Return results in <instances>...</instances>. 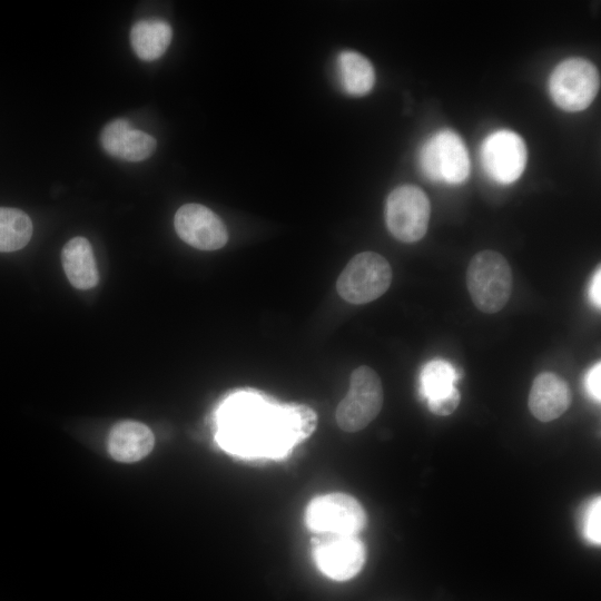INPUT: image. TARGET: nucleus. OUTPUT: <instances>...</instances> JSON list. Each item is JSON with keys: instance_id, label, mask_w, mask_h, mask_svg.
I'll use <instances>...</instances> for the list:
<instances>
[{"instance_id": "nucleus-14", "label": "nucleus", "mask_w": 601, "mask_h": 601, "mask_svg": "<svg viewBox=\"0 0 601 601\" xmlns=\"http://www.w3.org/2000/svg\"><path fill=\"white\" fill-rule=\"evenodd\" d=\"M155 444L151 430L137 421H121L108 436V452L119 462L131 463L147 456Z\"/></svg>"}, {"instance_id": "nucleus-16", "label": "nucleus", "mask_w": 601, "mask_h": 601, "mask_svg": "<svg viewBox=\"0 0 601 601\" xmlns=\"http://www.w3.org/2000/svg\"><path fill=\"white\" fill-rule=\"evenodd\" d=\"M173 38L170 24L161 19H142L130 31V43L135 53L144 61L160 58Z\"/></svg>"}, {"instance_id": "nucleus-21", "label": "nucleus", "mask_w": 601, "mask_h": 601, "mask_svg": "<svg viewBox=\"0 0 601 601\" xmlns=\"http://www.w3.org/2000/svg\"><path fill=\"white\" fill-rule=\"evenodd\" d=\"M601 499L598 496L594 499L585 512L584 518V533L587 538L595 543L601 542Z\"/></svg>"}, {"instance_id": "nucleus-20", "label": "nucleus", "mask_w": 601, "mask_h": 601, "mask_svg": "<svg viewBox=\"0 0 601 601\" xmlns=\"http://www.w3.org/2000/svg\"><path fill=\"white\" fill-rule=\"evenodd\" d=\"M456 380L457 374L451 363L433 359L426 363L421 372V392L426 401L447 396L457 390L455 387Z\"/></svg>"}, {"instance_id": "nucleus-3", "label": "nucleus", "mask_w": 601, "mask_h": 601, "mask_svg": "<svg viewBox=\"0 0 601 601\" xmlns=\"http://www.w3.org/2000/svg\"><path fill=\"white\" fill-rule=\"evenodd\" d=\"M392 277V268L385 257L374 252H363L352 257L342 270L336 289L351 304H366L390 288Z\"/></svg>"}, {"instance_id": "nucleus-24", "label": "nucleus", "mask_w": 601, "mask_h": 601, "mask_svg": "<svg viewBox=\"0 0 601 601\" xmlns=\"http://www.w3.org/2000/svg\"><path fill=\"white\" fill-rule=\"evenodd\" d=\"M589 296L594 306L600 308L601 306V270L600 267L595 270L590 287Z\"/></svg>"}, {"instance_id": "nucleus-18", "label": "nucleus", "mask_w": 601, "mask_h": 601, "mask_svg": "<svg viewBox=\"0 0 601 601\" xmlns=\"http://www.w3.org/2000/svg\"><path fill=\"white\" fill-rule=\"evenodd\" d=\"M277 415L283 436L289 449L311 436L317 425V415L307 405L287 404L277 408Z\"/></svg>"}, {"instance_id": "nucleus-9", "label": "nucleus", "mask_w": 601, "mask_h": 601, "mask_svg": "<svg viewBox=\"0 0 601 601\" xmlns=\"http://www.w3.org/2000/svg\"><path fill=\"white\" fill-rule=\"evenodd\" d=\"M481 165L490 178L500 184H511L523 173L526 164V147L516 132L495 130L482 142Z\"/></svg>"}, {"instance_id": "nucleus-19", "label": "nucleus", "mask_w": 601, "mask_h": 601, "mask_svg": "<svg viewBox=\"0 0 601 601\" xmlns=\"http://www.w3.org/2000/svg\"><path fill=\"white\" fill-rule=\"evenodd\" d=\"M31 235L32 223L24 211L0 207V252L8 253L23 248Z\"/></svg>"}, {"instance_id": "nucleus-17", "label": "nucleus", "mask_w": 601, "mask_h": 601, "mask_svg": "<svg viewBox=\"0 0 601 601\" xmlns=\"http://www.w3.org/2000/svg\"><path fill=\"white\" fill-rule=\"evenodd\" d=\"M337 72L343 90L355 97L368 93L375 82L371 61L353 50H344L337 57Z\"/></svg>"}, {"instance_id": "nucleus-12", "label": "nucleus", "mask_w": 601, "mask_h": 601, "mask_svg": "<svg viewBox=\"0 0 601 601\" xmlns=\"http://www.w3.org/2000/svg\"><path fill=\"white\" fill-rule=\"evenodd\" d=\"M100 142L107 154L127 161L147 159L157 145L152 136L135 129L126 119L107 124L101 131Z\"/></svg>"}, {"instance_id": "nucleus-23", "label": "nucleus", "mask_w": 601, "mask_h": 601, "mask_svg": "<svg viewBox=\"0 0 601 601\" xmlns=\"http://www.w3.org/2000/svg\"><path fill=\"white\" fill-rule=\"evenodd\" d=\"M587 388L590 395L598 402L601 400V363H595L588 372Z\"/></svg>"}, {"instance_id": "nucleus-5", "label": "nucleus", "mask_w": 601, "mask_h": 601, "mask_svg": "<svg viewBox=\"0 0 601 601\" xmlns=\"http://www.w3.org/2000/svg\"><path fill=\"white\" fill-rule=\"evenodd\" d=\"M383 386L377 373L368 366L355 368L349 378V388L336 408V422L345 432L365 428L381 412Z\"/></svg>"}, {"instance_id": "nucleus-22", "label": "nucleus", "mask_w": 601, "mask_h": 601, "mask_svg": "<svg viewBox=\"0 0 601 601\" xmlns=\"http://www.w3.org/2000/svg\"><path fill=\"white\" fill-rule=\"evenodd\" d=\"M460 402L461 394L456 390L447 396L433 401H427V406L433 414L439 416H446L452 414L457 408Z\"/></svg>"}, {"instance_id": "nucleus-8", "label": "nucleus", "mask_w": 601, "mask_h": 601, "mask_svg": "<svg viewBox=\"0 0 601 601\" xmlns=\"http://www.w3.org/2000/svg\"><path fill=\"white\" fill-rule=\"evenodd\" d=\"M306 522L318 533H359L366 525V512L352 495L335 492L315 497L308 505Z\"/></svg>"}, {"instance_id": "nucleus-4", "label": "nucleus", "mask_w": 601, "mask_h": 601, "mask_svg": "<svg viewBox=\"0 0 601 601\" xmlns=\"http://www.w3.org/2000/svg\"><path fill=\"white\" fill-rule=\"evenodd\" d=\"M418 166L433 181L461 184L470 174V158L462 138L450 129L428 137L420 148Z\"/></svg>"}, {"instance_id": "nucleus-2", "label": "nucleus", "mask_w": 601, "mask_h": 601, "mask_svg": "<svg viewBox=\"0 0 601 601\" xmlns=\"http://www.w3.org/2000/svg\"><path fill=\"white\" fill-rule=\"evenodd\" d=\"M466 287L473 304L481 312H500L509 302L513 288V274L505 257L489 249L475 254L466 269Z\"/></svg>"}, {"instance_id": "nucleus-13", "label": "nucleus", "mask_w": 601, "mask_h": 601, "mask_svg": "<svg viewBox=\"0 0 601 601\" xmlns=\"http://www.w3.org/2000/svg\"><path fill=\"white\" fill-rule=\"evenodd\" d=\"M572 394L568 383L551 372L540 373L532 383L528 405L541 422L560 417L571 405Z\"/></svg>"}, {"instance_id": "nucleus-1", "label": "nucleus", "mask_w": 601, "mask_h": 601, "mask_svg": "<svg viewBox=\"0 0 601 601\" xmlns=\"http://www.w3.org/2000/svg\"><path fill=\"white\" fill-rule=\"evenodd\" d=\"M219 437L225 449L239 454L280 455L289 450L280 432L277 410L249 395L226 403Z\"/></svg>"}, {"instance_id": "nucleus-7", "label": "nucleus", "mask_w": 601, "mask_h": 601, "mask_svg": "<svg viewBox=\"0 0 601 601\" xmlns=\"http://www.w3.org/2000/svg\"><path fill=\"white\" fill-rule=\"evenodd\" d=\"M431 206L425 193L414 185H402L391 191L385 205V221L400 242L415 243L424 237Z\"/></svg>"}, {"instance_id": "nucleus-6", "label": "nucleus", "mask_w": 601, "mask_h": 601, "mask_svg": "<svg viewBox=\"0 0 601 601\" xmlns=\"http://www.w3.org/2000/svg\"><path fill=\"white\" fill-rule=\"evenodd\" d=\"M600 76L597 67L583 58H568L552 71L549 90L554 104L565 111L588 108L598 95Z\"/></svg>"}, {"instance_id": "nucleus-11", "label": "nucleus", "mask_w": 601, "mask_h": 601, "mask_svg": "<svg viewBox=\"0 0 601 601\" xmlns=\"http://www.w3.org/2000/svg\"><path fill=\"white\" fill-rule=\"evenodd\" d=\"M174 224L178 236L200 250L219 249L228 240V231L223 220L200 204L183 205L176 211Z\"/></svg>"}, {"instance_id": "nucleus-15", "label": "nucleus", "mask_w": 601, "mask_h": 601, "mask_svg": "<svg viewBox=\"0 0 601 601\" xmlns=\"http://www.w3.org/2000/svg\"><path fill=\"white\" fill-rule=\"evenodd\" d=\"M62 267L71 285L78 289H90L99 282L92 247L85 237H73L62 248Z\"/></svg>"}, {"instance_id": "nucleus-10", "label": "nucleus", "mask_w": 601, "mask_h": 601, "mask_svg": "<svg viewBox=\"0 0 601 601\" xmlns=\"http://www.w3.org/2000/svg\"><path fill=\"white\" fill-rule=\"evenodd\" d=\"M314 555L319 570L336 581L355 577L364 566L366 551L355 534L321 533Z\"/></svg>"}]
</instances>
